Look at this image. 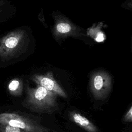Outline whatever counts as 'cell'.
Here are the masks:
<instances>
[{
    "label": "cell",
    "instance_id": "cell-1",
    "mask_svg": "<svg viewBox=\"0 0 132 132\" xmlns=\"http://www.w3.org/2000/svg\"><path fill=\"white\" fill-rule=\"evenodd\" d=\"M26 98L22 104L30 110L39 112H48L57 105L56 94L37 85L35 88L26 87Z\"/></svg>",
    "mask_w": 132,
    "mask_h": 132
},
{
    "label": "cell",
    "instance_id": "cell-2",
    "mask_svg": "<svg viewBox=\"0 0 132 132\" xmlns=\"http://www.w3.org/2000/svg\"><path fill=\"white\" fill-rule=\"evenodd\" d=\"M26 34L23 29L13 30L0 39V58L9 60L17 57L25 47Z\"/></svg>",
    "mask_w": 132,
    "mask_h": 132
},
{
    "label": "cell",
    "instance_id": "cell-3",
    "mask_svg": "<svg viewBox=\"0 0 132 132\" xmlns=\"http://www.w3.org/2000/svg\"><path fill=\"white\" fill-rule=\"evenodd\" d=\"M0 123L6 124L23 130L24 132L48 131L50 129L27 117L14 113L0 114Z\"/></svg>",
    "mask_w": 132,
    "mask_h": 132
},
{
    "label": "cell",
    "instance_id": "cell-4",
    "mask_svg": "<svg viewBox=\"0 0 132 132\" xmlns=\"http://www.w3.org/2000/svg\"><path fill=\"white\" fill-rule=\"evenodd\" d=\"M111 84V77L106 72L93 73L91 76L90 89L94 97L96 100L106 98L110 91Z\"/></svg>",
    "mask_w": 132,
    "mask_h": 132
},
{
    "label": "cell",
    "instance_id": "cell-5",
    "mask_svg": "<svg viewBox=\"0 0 132 132\" xmlns=\"http://www.w3.org/2000/svg\"><path fill=\"white\" fill-rule=\"evenodd\" d=\"M55 24L53 28V33L57 39L67 36H80V28L74 24L65 16L56 14L54 15Z\"/></svg>",
    "mask_w": 132,
    "mask_h": 132
},
{
    "label": "cell",
    "instance_id": "cell-6",
    "mask_svg": "<svg viewBox=\"0 0 132 132\" xmlns=\"http://www.w3.org/2000/svg\"><path fill=\"white\" fill-rule=\"evenodd\" d=\"M31 79L37 85L44 87L46 90L63 97H67L64 90L55 80L52 72L49 71L43 74H34L31 76Z\"/></svg>",
    "mask_w": 132,
    "mask_h": 132
},
{
    "label": "cell",
    "instance_id": "cell-7",
    "mask_svg": "<svg viewBox=\"0 0 132 132\" xmlns=\"http://www.w3.org/2000/svg\"><path fill=\"white\" fill-rule=\"evenodd\" d=\"M70 118L74 123L88 131L96 132L98 131L96 127L89 119L77 112H70Z\"/></svg>",
    "mask_w": 132,
    "mask_h": 132
},
{
    "label": "cell",
    "instance_id": "cell-8",
    "mask_svg": "<svg viewBox=\"0 0 132 132\" xmlns=\"http://www.w3.org/2000/svg\"><path fill=\"white\" fill-rule=\"evenodd\" d=\"M16 11V8L9 0H0V19L9 16Z\"/></svg>",
    "mask_w": 132,
    "mask_h": 132
},
{
    "label": "cell",
    "instance_id": "cell-9",
    "mask_svg": "<svg viewBox=\"0 0 132 132\" xmlns=\"http://www.w3.org/2000/svg\"><path fill=\"white\" fill-rule=\"evenodd\" d=\"M23 89V82L18 78L12 79L8 84V89L9 92L13 96H18L21 95Z\"/></svg>",
    "mask_w": 132,
    "mask_h": 132
},
{
    "label": "cell",
    "instance_id": "cell-10",
    "mask_svg": "<svg viewBox=\"0 0 132 132\" xmlns=\"http://www.w3.org/2000/svg\"><path fill=\"white\" fill-rule=\"evenodd\" d=\"M0 132H24L23 130L6 124L0 123Z\"/></svg>",
    "mask_w": 132,
    "mask_h": 132
},
{
    "label": "cell",
    "instance_id": "cell-11",
    "mask_svg": "<svg viewBox=\"0 0 132 132\" xmlns=\"http://www.w3.org/2000/svg\"><path fill=\"white\" fill-rule=\"evenodd\" d=\"M124 121L125 122H132V106L125 115Z\"/></svg>",
    "mask_w": 132,
    "mask_h": 132
},
{
    "label": "cell",
    "instance_id": "cell-12",
    "mask_svg": "<svg viewBox=\"0 0 132 132\" xmlns=\"http://www.w3.org/2000/svg\"><path fill=\"white\" fill-rule=\"evenodd\" d=\"M127 7L132 9V0H130L128 2V3L126 4Z\"/></svg>",
    "mask_w": 132,
    "mask_h": 132
}]
</instances>
